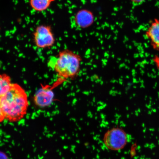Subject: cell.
<instances>
[{
  "label": "cell",
  "instance_id": "5",
  "mask_svg": "<svg viewBox=\"0 0 159 159\" xmlns=\"http://www.w3.org/2000/svg\"><path fill=\"white\" fill-rule=\"evenodd\" d=\"M64 82V81L58 78L52 87L49 85L45 86L42 85V88L36 93L34 98L35 105L41 108H43L50 105L54 99L53 89Z\"/></svg>",
  "mask_w": 159,
  "mask_h": 159
},
{
  "label": "cell",
  "instance_id": "11",
  "mask_svg": "<svg viewBox=\"0 0 159 159\" xmlns=\"http://www.w3.org/2000/svg\"><path fill=\"white\" fill-rule=\"evenodd\" d=\"M5 119V116H4L2 112L1 109L0 108V122H3Z\"/></svg>",
  "mask_w": 159,
  "mask_h": 159
},
{
  "label": "cell",
  "instance_id": "7",
  "mask_svg": "<svg viewBox=\"0 0 159 159\" xmlns=\"http://www.w3.org/2000/svg\"><path fill=\"white\" fill-rule=\"evenodd\" d=\"M151 45L155 51H159V19H155L145 33Z\"/></svg>",
  "mask_w": 159,
  "mask_h": 159
},
{
  "label": "cell",
  "instance_id": "3",
  "mask_svg": "<svg viewBox=\"0 0 159 159\" xmlns=\"http://www.w3.org/2000/svg\"><path fill=\"white\" fill-rule=\"evenodd\" d=\"M103 140L105 146L109 150L117 151L122 150L126 146L128 137L124 129L115 127L105 133Z\"/></svg>",
  "mask_w": 159,
  "mask_h": 159
},
{
  "label": "cell",
  "instance_id": "10",
  "mask_svg": "<svg viewBox=\"0 0 159 159\" xmlns=\"http://www.w3.org/2000/svg\"><path fill=\"white\" fill-rule=\"evenodd\" d=\"M145 0H130V1L136 5L141 4L143 3Z\"/></svg>",
  "mask_w": 159,
  "mask_h": 159
},
{
  "label": "cell",
  "instance_id": "12",
  "mask_svg": "<svg viewBox=\"0 0 159 159\" xmlns=\"http://www.w3.org/2000/svg\"><path fill=\"white\" fill-rule=\"evenodd\" d=\"M0 159H7V157L2 153L0 152Z\"/></svg>",
  "mask_w": 159,
  "mask_h": 159
},
{
  "label": "cell",
  "instance_id": "1",
  "mask_svg": "<svg viewBox=\"0 0 159 159\" xmlns=\"http://www.w3.org/2000/svg\"><path fill=\"white\" fill-rule=\"evenodd\" d=\"M28 99L25 89L16 83L0 96V108L5 119L11 122H16L26 114Z\"/></svg>",
  "mask_w": 159,
  "mask_h": 159
},
{
  "label": "cell",
  "instance_id": "6",
  "mask_svg": "<svg viewBox=\"0 0 159 159\" xmlns=\"http://www.w3.org/2000/svg\"><path fill=\"white\" fill-rule=\"evenodd\" d=\"M74 20L77 26L81 29H86L92 26L95 21L94 14L90 10L81 9L75 13Z\"/></svg>",
  "mask_w": 159,
  "mask_h": 159
},
{
  "label": "cell",
  "instance_id": "2",
  "mask_svg": "<svg viewBox=\"0 0 159 159\" xmlns=\"http://www.w3.org/2000/svg\"><path fill=\"white\" fill-rule=\"evenodd\" d=\"M82 61L80 55L71 50L65 49L59 52L51 65L58 78L65 81L67 79L73 80L80 72Z\"/></svg>",
  "mask_w": 159,
  "mask_h": 159
},
{
  "label": "cell",
  "instance_id": "4",
  "mask_svg": "<svg viewBox=\"0 0 159 159\" xmlns=\"http://www.w3.org/2000/svg\"><path fill=\"white\" fill-rule=\"evenodd\" d=\"M34 41L39 48H50L54 45L55 39L50 26L42 25L36 27L33 33Z\"/></svg>",
  "mask_w": 159,
  "mask_h": 159
},
{
  "label": "cell",
  "instance_id": "9",
  "mask_svg": "<svg viewBox=\"0 0 159 159\" xmlns=\"http://www.w3.org/2000/svg\"><path fill=\"white\" fill-rule=\"evenodd\" d=\"M11 77L6 74H0V96L7 92L11 88Z\"/></svg>",
  "mask_w": 159,
  "mask_h": 159
},
{
  "label": "cell",
  "instance_id": "8",
  "mask_svg": "<svg viewBox=\"0 0 159 159\" xmlns=\"http://www.w3.org/2000/svg\"><path fill=\"white\" fill-rule=\"evenodd\" d=\"M55 0H30V6L32 9L38 12L46 11L52 3Z\"/></svg>",
  "mask_w": 159,
  "mask_h": 159
}]
</instances>
